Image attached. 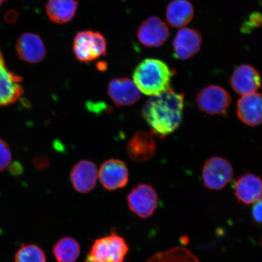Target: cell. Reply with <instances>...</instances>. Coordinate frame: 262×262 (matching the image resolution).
Returning a JSON list of instances; mask_svg holds the SVG:
<instances>
[{
    "mask_svg": "<svg viewBox=\"0 0 262 262\" xmlns=\"http://www.w3.org/2000/svg\"><path fill=\"white\" fill-rule=\"evenodd\" d=\"M184 110V94L169 89L147 100L142 116L152 133L165 137L174 132L181 124Z\"/></svg>",
    "mask_w": 262,
    "mask_h": 262,
    "instance_id": "6da1fadb",
    "label": "cell"
},
{
    "mask_svg": "<svg viewBox=\"0 0 262 262\" xmlns=\"http://www.w3.org/2000/svg\"><path fill=\"white\" fill-rule=\"evenodd\" d=\"M173 72L168 64L155 58L141 62L133 74L134 83L140 92L149 96H157L169 89Z\"/></svg>",
    "mask_w": 262,
    "mask_h": 262,
    "instance_id": "7a4b0ae2",
    "label": "cell"
},
{
    "mask_svg": "<svg viewBox=\"0 0 262 262\" xmlns=\"http://www.w3.org/2000/svg\"><path fill=\"white\" fill-rule=\"evenodd\" d=\"M107 41L99 32L83 31L78 32L73 41V52L75 57L81 63H90L105 56Z\"/></svg>",
    "mask_w": 262,
    "mask_h": 262,
    "instance_id": "3957f363",
    "label": "cell"
},
{
    "mask_svg": "<svg viewBox=\"0 0 262 262\" xmlns=\"http://www.w3.org/2000/svg\"><path fill=\"white\" fill-rule=\"evenodd\" d=\"M129 247L123 238L113 232L97 239L88 256L93 262H123Z\"/></svg>",
    "mask_w": 262,
    "mask_h": 262,
    "instance_id": "277c9868",
    "label": "cell"
},
{
    "mask_svg": "<svg viewBox=\"0 0 262 262\" xmlns=\"http://www.w3.org/2000/svg\"><path fill=\"white\" fill-rule=\"evenodd\" d=\"M202 174L206 188L221 190L230 182L234 171L231 163L227 159L221 157H212L205 162Z\"/></svg>",
    "mask_w": 262,
    "mask_h": 262,
    "instance_id": "5b68a950",
    "label": "cell"
},
{
    "mask_svg": "<svg viewBox=\"0 0 262 262\" xmlns=\"http://www.w3.org/2000/svg\"><path fill=\"white\" fill-rule=\"evenodd\" d=\"M158 201L155 189L146 183L137 185L127 196L130 210L142 219L149 218L153 215L158 206Z\"/></svg>",
    "mask_w": 262,
    "mask_h": 262,
    "instance_id": "8992f818",
    "label": "cell"
},
{
    "mask_svg": "<svg viewBox=\"0 0 262 262\" xmlns=\"http://www.w3.org/2000/svg\"><path fill=\"white\" fill-rule=\"evenodd\" d=\"M196 104L202 112L209 115H224L231 103L230 95L224 88L211 85L196 95Z\"/></svg>",
    "mask_w": 262,
    "mask_h": 262,
    "instance_id": "52a82bcc",
    "label": "cell"
},
{
    "mask_svg": "<svg viewBox=\"0 0 262 262\" xmlns=\"http://www.w3.org/2000/svg\"><path fill=\"white\" fill-rule=\"evenodd\" d=\"M22 78L8 70L0 48V107L15 102L24 94Z\"/></svg>",
    "mask_w": 262,
    "mask_h": 262,
    "instance_id": "ba28073f",
    "label": "cell"
},
{
    "mask_svg": "<svg viewBox=\"0 0 262 262\" xmlns=\"http://www.w3.org/2000/svg\"><path fill=\"white\" fill-rule=\"evenodd\" d=\"M101 185L109 191L123 188L129 180V171L122 160L112 159L101 165L98 173Z\"/></svg>",
    "mask_w": 262,
    "mask_h": 262,
    "instance_id": "9c48e42d",
    "label": "cell"
},
{
    "mask_svg": "<svg viewBox=\"0 0 262 262\" xmlns=\"http://www.w3.org/2000/svg\"><path fill=\"white\" fill-rule=\"evenodd\" d=\"M168 26L156 16H150L140 25L137 38L141 44L148 48L161 47L169 37Z\"/></svg>",
    "mask_w": 262,
    "mask_h": 262,
    "instance_id": "30bf717a",
    "label": "cell"
},
{
    "mask_svg": "<svg viewBox=\"0 0 262 262\" xmlns=\"http://www.w3.org/2000/svg\"><path fill=\"white\" fill-rule=\"evenodd\" d=\"M107 95L118 107L132 105L140 100V91L130 78H116L110 82Z\"/></svg>",
    "mask_w": 262,
    "mask_h": 262,
    "instance_id": "8fae6325",
    "label": "cell"
},
{
    "mask_svg": "<svg viewBox=\"0 0 262 262\" xmlns=\"http://www.w3.org/2000/svg\"><path fill=\"white\" fill-rule=\"evenodd\" d=\"M230 82L232 90L242 96L256 93L261 86L259 73L249 64H242L235 69Z\"/></svg>",
    "mask_w": 262,
    "mask_h": 262,
    "instance_id": "7c38bea8",
    "label": "cell"
},
{
    "mask_svg": "<svg viewBox=\"0 0 262 262\" xmlns=\"http://www.w3.org/2000/svg\"><path fill=\"white\" fill-rule=\"evenodd\" d=\"M202 37L195 29H180L173 39L172 47L173 55L179 60H186L191 58L200 51Z\"/></svg>",
    "mask_w": 262,
    "mask_h": 262,
    "instance_id": "4fadbf2b",
    "label": "cell"
},
{
    "mask_svg": "<svg viewBox=\"0 0 262 262\" xmlns=\"http://www.w3.org/2000/svg\"><path fill=\"white\" fill-rule=\"evenodd\" d=\"M15 49L19 58L29 63H40L47 54L42 39L34 33L22 34L16 41Z\"/></svg>",
    "mask_w": 262,
    "mask_h": 262,
    "instance_id": "5bb4252c",
    "label": "cell"
},
{
    "mask_svg": "<svg viewBox=\"0 0 262 262\" xmlns=\"http://www.w3.org/2000/svg\"><path fill=\"white\" fill-rule=\"evenodd\" d=\"M98 173L96 164L90 160H81L75 164L71 172L72 184L78 192L87 194L96 187Z\"/></svg>",
    "mask_w": 262,
    "mask_h": 262,
    "instance_id": "9a60e30c",
    "label": "cell"
},
{
    "mask_svg": "<svg viewBox=\"0 0 262 262\" xmlns=\"http://www.w3.org/2000/svg\"><path fill=\"white\" fill-rule=\"evenodd\" d=\"M234 195L239 203L251 205L262 199V180L259 177L248 173L234 182Z\"/></svg>",
    "mask_w": 262,
    "mask_h": 262,
    "instance_id": "2e32d148",
    "label": "cell"
},
{
    "mask_svg": "<svg viewBox=\"0 0 262 262\" xmlns=\"http://www.w3.org/2000/svg\"><path fill=\"white\" fill-rule=\"evenodd\" d=\"M127 155L133 161L143 163L155 156L157 146L150 134L140 131L131 137L126 146Z\"/></svg>",
    "mask_w": 262,
    "mask_h": 262,
    "instance_id": "e0dca14e",
    "label": "cell"
},
{
    "mask_svg": "<svg viewBox=\"0 0 262 262\" xmlns=\"http://www.w3.org/2000/svg\"><path fill=\"white\" fill-rule=\"evenodd\" d=\"M237 113L239 119L247 125H260L262 123V94L254 93L242 96L237 104Z\"/></svg>",
    "mask_w": 262,
    "mask_h": 262,
    "instance_id": "ac0fdd59",
    "label": "cell"
},
{
    "mask_svg": "<svg viewBox=\"0 0 262 262\" xmlns=\"http://www.w3.org/2000/svg\"><path fill=\"white\" fill-rule=\"evenodd\" d=\"M194 14V8L188 0H173L166 8V20L173 28L184 27L191 21Z\"/></svg>",
    "mask_w": 262,
    "mask_h": 262,
    "instance_id": "d6986e66",
    "label": "cell"
},
{
    "mask_svg": "<svg viewBox=\"0 0 262 262\" xmlns=\"http://www.w3.org/2000/svg\"><path fill=\"white\" fill-rule=\"evenodd\" d=\"M76 0H49L46 11L50 20L57 24H64L74 18L78 9Z\"/></svg>",
    "mask_w": 262,
    "mask_h": 262,
    "instance_id": "ffe728a7",
    "label": "cell"
},
{
    "mask_svg": "<svg viewBox=\"0 0 262 262\" xmlns=\"http://www.w3.org/2000/svg\"><path fill=\"white\" fill-rule=\"evenodd\" d=\"M53 254L58 262H75L80 254V245L73 238H62L54 245Z\"/></svg>",
    "mask_w": 262,
    "mask_h": 262,
    "instance_id": "44dd1931",
    "label": "cell"
},
{
    "mask_svg": "<svg viewBox=\"0 0 262 262\" xmlns=\"http://www.w3.org/2000/svg\"><path fill=\"white\" fill-rule=\"evenodd\" d=\"M146 262H199V260L187 248L176 247L155 254Z\"/></svg>",
    "mask_w": 262,
    "mask_h": 262,
    "instance_id": "7402d4cb",
    "label": "cell"
},
{
    "mask_svg": "<svg viewBox=\"0 0 262 262\" xmlns=\"http://www.w3.org/2000/svg\"><path fill=\"white\" fill-rule=\"evenodd\" d=\"M15 262H47V256L38 246L23 244L16 252Z\"/></svg>",
    "mask_w": 262,
    "mask_h": 262,
    "instance_id": "603a6c76",
    "label": "cell"
},
{
    "mask_svg": "<svg viewBox=\"0 0 262 262\" xmlns=\"http://www.w3.org/2000/svg\"><path fill=\"white\" fill-rule=\"evenodd\" d=\"M261 26L262 14L260 12H255L249 16L248 21L244 22L241 30L244 34H249L254 28H260Z\"/></svg>",
    "mask_w": 262,
    "mask_h": 262,
    "instance_id": "cb8c5ba5",
    "label": "cell"
},
{
    "mask_svg": "<svg viewBox=\"0 0 262 262\" xmlns=\"http://www.w3.org/2000/svg\"><path fill=\"white\" fill-rule=\"evenodd\" d=\"M11 159V152L8 144L0 139V171L7 168Z\"/></svg>",
    "mask_w": 262,
    "mask_h": 262,
    "instance_id": "d4e9b609",
    "label": "cell"
},
{
    "mask_svg": "<svg viewBox=\"0 0 262 262\" xmlns=\"http://www.w3.org/2000/svg\"><path fill=\"white\" fill-rule=\"evenodd\" d=\"M252 216L255 222L262 224V199L255 203L252 208Z\"/></svg>",
    "mask_w": 262,
    "mask_h": 262,
    "instance_id": "484cf974",
    "label": "cell"
},
{
    "mask_svg": "<svg viewBox=\"0 0 262 262\" xmlns=\"http://www.w3.org/2000/svg\"><path fill=\"white\" fill-rule=\"evenodd\" d=\"M35 168L38 169H44L49 166V160L44 156H38L33 160Z\"/></svg>",
    "mask_w": 262,
    "mask_h": 262,
    "instance_id": "4316f807",
    "label": "cell"
},
{
    "mask_svg": "<svg viewBox=\"0 0 262 262\" xmlns=\"http://www.w3.org/2000/svg\"><path fill=\"white\" fill-rule=\"evenodd\" d=\"M9 171L12 175L18 176L23 171V168L19 163L14 162L12 164L11 167L9 168Z\"/></svg>",
    "mask_w": 262,
    "mask_h": 262,
    "instance_id": "83f0119b",
    "label": "cell"
},
{
    "mask_svg": "<svg viewBox=\"0 0 262 262\" xmlns=\"http://www.w3.org/2000/svg\"><path fill=\"white\" fill-rule=\"evenodd\" d=\"M17 16V13L15 11H10L5 15V20L6 22L9 23V24H11V23L15 22Z\"/></svg>",
    "mask_w": 262,
    "mask_h": 262,
    "instance_id": "f1b7e54d",
    "label": "cell"
},
{
    "mask_svg": "<svg viewBox=\"0 0 262 262\" xmlns=\"http://www.w3.org/2000/svg\"><path fill=\"white\" fill-rule=\"evenodd\" d=\"M97 68L98 69V70H100L101 71L106 70L107 68V64L106 62H99V63H98L97 65Z\"/></svg>",
    "mask_w": 262,
    "mask_h": 262,
    "instance_id": "f546056e",
    "label": "cell"
},
{
    "mask_svg": "<svg viewBox=\"0 0 262 262\" xmlns=\"http://www.w3.org/2000/svg\"><path fill=\"white\" fill-rule=\"evenodd\" d=\"M85 262H93L91 260V258L89 257V256H88L86 261Z\"/></svg>",
    "mask_w": 262,
    "mask_h": 262,
    "instance_id": "4dcf8cb0",
    "label": "cell"
},
{
    "mask_svg": "<svg viewBox=\"0 0 262 262\" xmlns=\"http://www.w3.org/2000/svg\"><path fill=\"white\" fill-rule=\"evenodd\" d=\"M6 1V0H0V6H1Z\"/></svg>",
    "mask_w": 262,
    "mask_h": 262,
    "instance_id": "1f68e13d",
    "label": "cell"
},
{
    "mask_svg": "<svg viewBox=\"0 0 262 262\" xmlns=\"http://www.w3.org/2000/svg\"><path fill=\"white\" fill-rule=\"evenodd\" d=\"M260 244H261V247H262V238H261V239Z\"/></svg>",
    "mask_w": 262,
    "mask_h": 262,
    "instance_id": "d6a6232c",
    "label": "cell"
}]
</instances>
